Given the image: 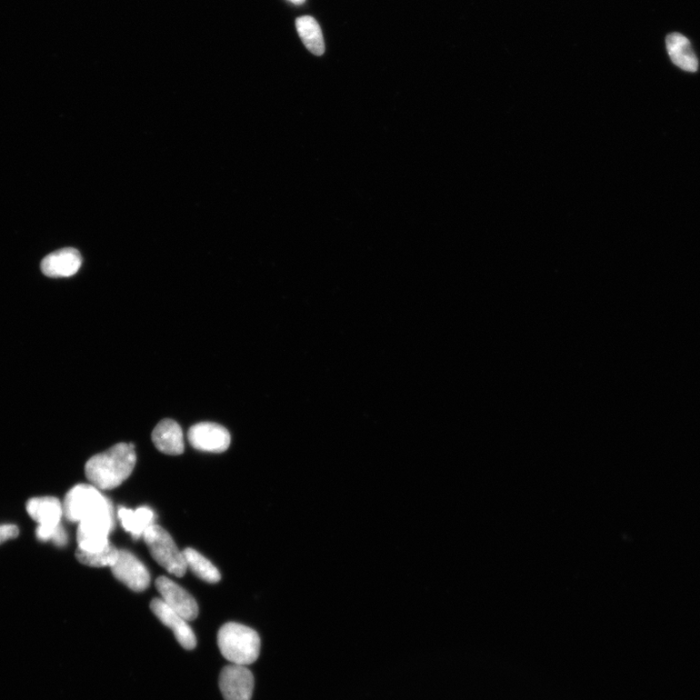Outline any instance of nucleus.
Masks as SVG:
<instances>
[{"label":"nucleus","instance_id":"f257e3e1","mask_svg":"<svg viewBox=\"0 0 700 700\" xmlns=\"http://www.w3.org/2000/svg\"><path fill=\"white\" fill-rule=\"evenodd\" d=\"M136 463L135 445L120 443L89 458L85 473L97 489L109 490L121 486L132 475Z\"/></svg>","mask_w":700,"mask_h":700},{"label":"nucleus","instance_id":"f03ea898","mask_svg":"<svg viewBox=\"0 0 700 700\" xmlns=\"http://www.w3.org/2000/svg\"><path fill=\"white\" fill-rule=\"evenodd\" d=\"M217 643L227 661L237 665H253L261 649V639L255 630L237 623H228L220 628Z\"/></svg>","mask_w":700,"mask_h":700},{"label":"nucleus","instance_id":"7ed1b4c3","mask_svg":"<svg viewBox=\"0 0 700 700\" xmlns=\"http://www.w3.org/2000/svg\"><path fill=\"white\" fill-rule=\"evenodd\" d=\"M27 512L38 524L36 537L39 541H51L58 547L67 544L68 538L62 525L63 504L55 497H36L28 500Z\"/></svg>","mask_w":700,"mask_h":700},{"label":"nucleus","instance_id":"20e7f679","mask_svg":"<svg viewBox=\"0 0 700 700\" xmlns=\"http://www.w3.org/2000/svg\"><path fill=\"white\" fill-rule=\"evenodd\" d=\"M64 517L68 522L82 523L87 518L114 516L110 500L93 485H77L69 490L63 503Z\"/></svg>","mask_w":700,"mask_h":700},{"label":"nucleus","instance_id":"39448f33","mask_svg":"<svg viewBox=\"0 0 700 700\" xmlns=\"http://www.w3.org/2000/svg\"><path fill=\"white\" fill-rule=\"evenodd\" d=\"M144 539L150 554L169 574L176 577L185 575L188 567L184 554L179 551L166 529L155 524L146 530Z\"/></svg>","mask_w":700,"mask_h":700},{"label":"nucleus","instance_id":"423d86ee","mask_svg":"<svg viewBox=\"0 0 700 700\" xmlns=\"http://www.w3.org/2000/svg\"><path fill=\"white\" fill-rule=\"evenodd\" d=\"M114 527V516H99L79 523L78 548L93 553L101 551L110 542L108 536Z\"/></svg>","mask_w":700,"mask_h":700},{"label":"nucleus","instance_id":"0eeeda50","mask_svg":"<svg viewBox=\"0 0 700 700\" xmlns=\"http://www.w3.org/2000/svg\"><path fill=\"white\" fill-rule=\"evenodd\" d=\"M219 687L225 700H252L254 676L246 666L228 665L220 673Z\"/></svg>","mask_w":700,"mask_h":700},{"label":"nucleus","instance_id":"6e6552de","mask_svg":"<svg viewBox=\"0 0 700 700\" xmlns=\"http://www.w3.org/2000/svg\"><path fill=\"white\" fill-rule=\"evenodd\" d=\"M118 581L132 591H145L150 584V574L145 565L132 553L119 549L115 564L110 567Z\"/></svg>","mask_w":700,"mask_h":700},{"label":"nucleus","instance_id":"1a4fd4ad","mask_svg":"<svg viewBox=\"0 0 700 700\" xmlns=\"http://www.w3.org/2000/svg\"><path fill=\"white\" fill-rule=\"evenodd\" d=\"M188 439L198 451L206 453L226 452L231 444V435L228 430L214 423H201L193 425L188 432Z\"/></svg>","mask_w":700,"mask_h":700},{"label":"nucleus","instance_id":"9d476101","mask_svg":"<svg viewBox=\"0 0 700 700\" xmlns=\"http://www.w3.org/2000/svg\"><path fill=\"white\" fill-rule=\"evenodd\" d=\"M156 587L162 595L163 602L177 614L183 617L187 622H192L197 618L198 615V603L184 588L164 576L157 579Z\"/></svg>","mask_w":700,"mask_h":700},{"label":"nucleus","instance_id":"9b49d317","mask_svg":"<svg viewBox=\"0 0 700 700\" xmlns=\"http://www.w3.org/2000/svg\"><path fill=\"white\" fill-rule=\"evenodd\" d=\"M150 608L162 624L173 630L180 645L189 651L196 648L197 639L192 628L190 627L186 619L168 607L163 599H153Z\"/></svg>","mask_w":700,"mask_h":700},{"label":"nucleus","instance_id":"f8f14e48","mask_svg":"<svg viewBox=\"0 0 700 700\" xmlns=\"http://www.w3.org/2000/svg\"><path fill=\"white\" fill-rule=\"evenodd\" d=\"M82 265V256L75 248L59 249L49 254L42 262L43 273L49 277L74 276Z\"/></svg>","mask_w":700,"mask_h":700},{"label":"nucleus","instance_id":"ddd939ff","mask_svg":"<svg viewBox=\"0 0 700 700\" xmlns=\"http://www.w3.org/2000/svg\"><path fill=\"white\" fill-rule=\"evenodd\" d=\"M152 441L163 454L179 455L184 452L183 429L173 419H164L155 427Z\"/></svg>","mask_w":700,"mask_h":700},{"label":"nucleus","instance_id":"4468645a","mask_svg":"<svg viewBox=\"0 0 700 700\" xmlns=\"http://www.w3.org/2000/svg\"><path fill=\"white\" fill-rule=\"evenodd\" d=\"M666 50L672 62L688 73H696L698 58L689 40L681 34H672L666 38Z\"/></svg>","mask_w":700,"mask_h":700},{"label":"nucleus","instance_id":"2eb2a0df","mask_svg":"<svg viewBox=\"0 0 700 700\" xmlns=\"http://www.w3.org/2000/svg\"><path fill=\"white\" fill-rule=\"evenodd\" d=\"M118 518L127 533L134 539L144 538L146 530L155 525V514L148 507L128 509L124 507L118 509Z\"/></svg>","mask_w":700,"mask_h":700},{"label":"nucleus","instance_id":"dca6fc26","mask_svg":"<svg viewBox=\"0 0 700 700\" xmlns=\"http://www.w3.org/2000/svg\"><path fill=\"white\" fill-rule=\"evenodd\" d=\"M296 27L299 38L309 52L322 56L325 52L324 37L322 27L312 16H303L296 19Z\"/></svg>","mask_w":700,"mask_h":700},{"label":"nucleus","instance_id":"f3484780","mask_svg":"<svg viewBox=\"0 0 700 700\" xmlns=\"http://www.w3.org/2000/svg\"><path fill=\"white\" fill-rule=\"evenodd\" d=\"M187 567L203 581L209 584H216L222 579L219 570L209 562L203 555L191 548H187L183 551Z\"/></svg>","mask_w":700,"mask_h":700},{"label":"nucleus","instance_id":"a211bd4d","mask_svg":"<svg viewBox=\"0 0 700 700\" xmlns=\"http://www.w3.org/2000/svg\"><path fill=\"white\" fill-rule=\"evenodd\" d=\"M119 549L109 543L101 551L89 553L77 548L76 558L80 564L91 567H112L118 557Z\"/></svg>","mask_w":700,"mask_h":700},{"label":"nucleus","instance_id":"6ab92c4d","mask_svg":"<svg viewBox=\"0 0 700 700\" xmlns=\"http://www.w3.org/2000/svg\"><path fill=\"white\" fill-rule=\"evenodd\" d=\"M19 535V528L15 525H0V545L17 538Z\"/></svg>","mask_w":700,"mask_h":700},{"label":"nucleus","instance_id":"aec40b11","mask_svg":"<svg viewBox=\"0 0 700 700\" xmlns=\"http://www.w3.org/2000/svg\"><path fill=\"white\" fill-rule=\"evenodd\" d=\"M289 2H292L297 5H301L306 2V0H289Z\"/></svg>","mask_w":700,"mask_h":700}]
</instances>
